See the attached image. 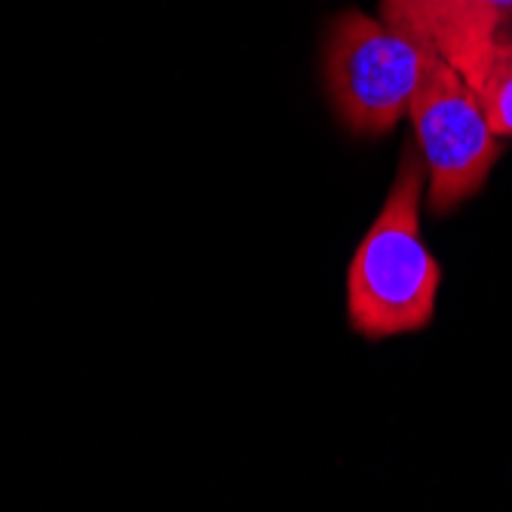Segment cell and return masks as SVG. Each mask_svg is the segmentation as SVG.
<instances>
[{
  "instance_id": "3",
  "label": "cell",
  "mask_w": 512,
  "mask_h": 512,
  "mask_svg": "<svg viewBox=\"0 0 512 512\" xmlns=\"http://www.w3.org/2000/svg\"><path fill=\"white\" fill-rule=\"evenodd\" d=\"M408 117L414 145L427 166L430 212L451 215L485 188L503 154V142L479 96L430 43Z\"/></svg>"
},
{
  "instance_id": "2",
  "label": "cell",
  "mask_w": 512,
  "mask_h": 512,
  "mask_svg": "<svg viewBox=\"0 0 512 512\" xmlns=\"http://www.w3.org/2000/svg\"><path fill=\"white\" fill-rule=\"evenodd\" d=\"M427 40L408 28L338 13L325 28L322 77L338 120L359 138H381L408 114L424 77Z\"/></svg>"
},
{
  "instance_id": "4",
  "label": "cell",
  "mask_w": 512,
  "mask_h": 512,
  "mask_svg": "<svg viewBox=\"0 0 512 512\" xmlns=\"http://www.w3.org/2000/svg\"><path fill=\"white\" fill-rule=\"evenodd\" d=\"M433 50L467 80L479 96L491 126L500 138H512V34L479 31L467 37H454Z\"/></svg>"
},
{
  "instance_id": "1",
  "label": "cell",
  "mask_w": 512,
  "mask_h": 512,
  "mask_svg": "<svg viewBox=\"0 0 512 512\" xmlns=\"http://www.w3.org/2000/svg\"><path fill=\"white\" fill-rule=\"evenodd\" d=\"M424 191L427 166L411 135L381 215L356 246L347 270V319L362 338L414 335L427 329L436 313L442 267L424 243Z\"/></svg>"
},
{
  "instance_id": "5",
  "label": "cell",
  "mask_w": 512,
  "mask_h": 512,
  "mask_svg": "<svg viewBox=\"0 0 512 512\" xmlns=\"http://www.w3.org/2000/svg\"><path fill=\"white\" fill-rule=\"evenodd\" d=\"M381 13L430 46L512 28V0H381Z\"/></svg>"
}]
</instances>
